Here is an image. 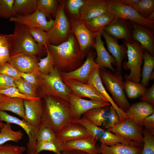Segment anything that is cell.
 I'll return each instance as SVG.
<instances>
[{"instance_id": "cell-2", "label": "cell", "mask_w": 154, "mask_h": 154, "mask_svg": "<svg viewBox=\"0 0 154 154\" xmlns=\"http://www.w3.org/2000/svg\"><path fill=\"white\" fill-rule=\"evenodd\" d=\"M42 123L56 134L74 119L70 103L60 98L47 96L42 98Z\"/></svg>"}, {"instance_id": "cell-57", "label": "cell", "mask_w": 154, "mask_h": 154, "mask_svg": "<svg viewBox=\"0 0 154 154\" xmlns=\"http://www.w3.org/2000/svg\"><path fill=\"white\" fill-rule=\"evenodd\" d=\"M9 98L5 95L0 94V102Z\"/></svg>"}, {"instance_id": "cell-27", "label": "cell", "mask_w": 154, "mask_h": 154, "mask_svg": "<svg viewBox=\"0 0 154 154\" xmlns=\"http://www.w3.org/2000/svg\"><path fill=\"white\" fill-rule=\"evenodd\" d=\"M56 135L59 141L62 143L92 136L84 127L73 122L62 128Z\"/></svg>"}, {"instance_id": "cell-35", "label": "cell", "mask_w": 154, "mask_h": 154, "mask_svg": "<svg viewBox=\"0 0 154 154\" xmlns=\"http://www.w3.org/2000/svg\"><path fill=\"white\" fill-rule=\"evenodd\" d=\"M37 0H15L13 7L16 15H25L33 13L37 9Z\"/></svg>"}, {"instance_id": "cell-24", "label": "cell", "mask_w": 154, "mask_h": 154, "mask_svg": "<svg viewBox=\"0 0 154 154\" xmlns=\"http://www.w3.org/2000/svg\"><path fill=\"white\" fill-rule=\"evenodd\" d=\"M125 113L127 118L141 126L143 120L154 113V106L146 102L141 101L130 105Z\"/></svg>"}, {"instance_id": "cell-16", "label": "cell", "mask_w": 154, "mask_h": 154, "mask_svg": "<svg viewBox=\"0 0 154 154\" xmlns=\"http://www.w3.org/2000/svg\"><path fill=\"white\" fill-rule=\"evenodd\" d=\"M69 103L74 119L81 118L84 114L92 109L111 106L108 102L88 100L73 94L70 96Z\"/></svg>"}, {"instance_id": "cell-22", "label": "cell", "mask_w": 154, "mask_h": 154, "mask_svg": "<svg viewBox=\"0 0 154 154\" xmlns=\"http://www.w3.org/2000/svg\"><path fill=\"white\" fill-rule=\"evenodd\" d=\"M102 35L105 39L108 51L115 59L116 63V71L120 74L122 72V63L123 60L127 58V47L122 42L121 44L118 42V39L108 35L104 31Z\"/></svg>"}, {"instance_id": "cell-43", "label": "cell", "mask_w": 154, "mask_h": 154, "mask_svg": "<svg viewBox=\"0 0 154 154\" xmlns=\"http://www.w3.org/2000/svg\"><path fill=\"white\" fill-rule=\"evenodd\" d=\"M36 154L40 152L46 151H52L56 154H60L65 150L64 147L61 146L52 142L48 141H37L36 146Z\"/></svg>"}, {"instance_id": "cell-34", "label": "cell", "mask_w": 154, "mask_h": 154, "mask_svg": "<svg viewBox=\"0 0 154 154\" xmlns=\"http://www.w3.org/2000/svg\"><path fill=\"white\" fill-rule=\"evenodd\" d=\"M23 135L21 131H14L11 124L6 123L0 131V145L9 141L17 142L22 139Z\"/></svg>"}, {"instance_id": "cell-25", "label": "cell", "mask_w": 154, "mask_h": 154, "mask_svg": "<svg viewBox=\"0 0 154 154\" xmlns=\"http://www.w3.org/2000/svg\"><path fill=\"white\" fill-rule=\"evenodd\" d=\"M100 68L99 66H97L92 70L88 78L87 84L93 86L108 101L115 109L119 116L120 121H122L127 117L125 112L119 108L106 90L100 75Z\"/></svg>"}, {"instance_id": "cell-26", "label": "cell", "mask_w": 154, "mask_h": 154, "mask_svg": "<svg viewBox=\"0 0 154 154\" xmlns=\"http://www.w3.org/2000/svg\"><path fill=\"white\" fill-rule=\"evenodd\" d=\"M108 11L106 0H85L79 20L84 22Z\"/></svg>"}, {"instance_id": "cell-41", "label": "cell", "mask_w": 154, "mask_h": 154, "mask_svg": "<svg viewBox=\"0 0 154 154\" xmlns=\"http://www.w3.org/2000/svg\"><path fill=\"white\" fill-rule=\"evenodd\" d=\"M46 45L44 47L46 50L47 55L44 58H40L38 66L40 73L47 75L54 70V66L52 57Z\"/></svg>"}, {"instance_id": "cell-51", "label": "cell", "mask_w": 154, "mask_h": 154, "mask_svg": "<svg viewBox=\"0 0 154 154\" xmlns=\"http://www.w3.org/2000/svg\"><path fill=\"white\" fill-rule=\"evenodd\" d=\"M16 79L7 75L0 74V90L16 87Z\"/></svg>"}, {"instance_id": "cell-55", "label": "cell", "mask_w": 154, "mask_h": 154, "mask_svg": "<svg viewBox=\"0 0 154 154\" xmlns=\"http://www.w3.org/2000/svg\"><path fill=\"white\" fill-rule=\"evenodd\" d=\"M60 154H88L82 151L75 150H65L62 151Z\"/></svg>"}, {"instance_id": "cell-50", "label": "cell", "mask_w": 154, "mask_h": 154, "mask_svg": "<svg viewBox=\"0 0 154 154\" xmlns=\"http://www.w3.org/2000/svg\"><path fill=\"white\" fill-rule=\"evenodd\" d=\"M20 77L38 88L40 85L42 80L39 73H20Z\"/></svg>"}, {"instance_id": "cell-28", "label": "cell", "mask_w": 154, "mask_h": 154, "mask_svg": "<svg viewBox=\"0 0 154 154\" xmlns=\"http://www.w3.org/2000/svg\"><path fill=\"white\" fill-rule=\"evenodd\" d=\"M97 141L92 136L63 143L65 150H75L88 154H99Z\"/></svg>"}, {"instance_id": "cell-33", "label": "cell", "mask_w": 154, "mask_h": 154, "mask_svg": "<svg viewBox=\"0 0 154 154\" xmlns=\"http://www.w3.org/2000/svg\"><path fill=\"white\" fill-rule=\"evenodd\" d=\"M13 38V34H0V64L8 62L11 55Z\"/></svg>"}, {"instance_id": "cell-11", "label": "cell", "mask_w": 154, "mask_h": 154, "mask_svg": "<svg viewBox=\"0 0 154 154\" xmlns=\"http://www.w3.org/2000/svg\"><path fill=\"white\" fill-rule=\"evenodd\" d=\"M107 130L127 140L137 143H143V127L128 118Z\"/></svg>"}, {"instance_id": "cell-7", "label": "cell", "mask_w": 154, "mask_h": 154, "mask_svg": "<svg viewBox=\"0 0 154 154\" xmlns=\"http://www.w3.org/2000/svg\"><path fill=\"white\" fill-rule=\"evenodd\" d=\"M59 1L58 8L53 25L47 32L49 43L56 46L66 41L70 33V21L65 12L64 1Z\"/></svg>"}, {"instance_id": "cell-1", "label": "cell", "mask_w": 154, "mask_h": 154, "mask_svg": "<svg viewBox=\"0 0 154 154\" xmlns=\"http://www.w3.org/2000/svg\"><path fill=\"white\" fill-rule=\"evenodd\" d=\"M51 54L54 67L60 72L73 71L83 64L84 58L74 35L70 33L65 41L58 45H46Z\"/></svg>"}, {"instance_id": "cell-49", "label": "cell", "mask_w": 154, "mask_h": 154, "mask_svg": "<svg viewBox=\"0 0 154 154\" xmlns=\"http://www.w3.org/2000/svg\"><path fill=\"white\" fill-rule=\"evenodd\" d=\"M0 74L7 75L15 79L21 77L20 73L8 62L0 64Z\"/></svg>"}, {"instance_id": "cell-12", "label": "cell", "mask_w": 154, "mask_h": 154, "mask_svg": "<svg viewBox=\"0 0 154 154\" xmlns=\"http://www.w3.org/2000/svg\"><path fill=\"white\" fill-rule=\"evenodd\" d=\"M70 33L74 35L79 45L82 56H87L93 47L97 36L91 32L86 26L84 22L79 20H70Z\"/></svg>"}, {"instance_id": "cell-20", "label": "cell", "mask_w": 154, "mask_h": 154, "mask_svg": "<svg viewBox=\"0 0 154 154\" xmlns=\"http://www.w3.org/2000/svg\"><path fill=\"white\" fill-rule=\"evenodd\" d=\"M71 89L72 94L79 97H86L91 100L108 102L92 85L72 79L62 80Z\"/></svg>"}, {"instance_id": "cell-37", "label": "cell", "mask_w": 154, "mask_h": 154, "mask_svg": "<svg viewBox=\"0 0 154 154\" xmlns=\"http://www.w3.org/2000/svg\"><path fill=\"white\" fill-rule=\"evenodd\" d=\"M146 88L139 82L125 80L124 91L129 99H135L141 96L145 92Z\"/></svg>"}, {"instance_id": "cell-10", "label": "cell", "mask_w": 154, "mask_h": 154, "mask_svg": "<svg viewBox=\"0 0 154 154\" xmlns=\"http://www.w3.org/2000/svg\"><path fill=\"white\" fill-rule=\"evenodd\" d=\"M72 122L78 123L87 129L92 135L101 143L111 146L119 143L143 147V144L135 143L126 140L107 130L93 125L82 118L74 119Z\"/></svg>"}, {"instance_id": "cell-31", "label": "cell", "mask_w": 154, "mask_h": 154, "mask_svg": "<svg viewBox=\"0 0 154 154\" xmlns=\"http://www.w3.org/2000/svg\"><path fill=\"white\" fill-rule=\"evenodd\" d=\"M0 111H10L23 118L25 114L24 100L10 98L1 101Z\"/></svg>"}, {"instance_id": "cell-56", "label": "cell", "mask_w": 154, "mask_h": 154, "mask_svg": "<svg viewBox=\"0 0 154 154\" xmlns=\"http://www.w3.org/2000/svg\"><path fill=\"white\" fill-rule=\"evenodd\" d=\"M146 19L149 20L154 21V11L149 15Z\"/></svg>"}, {"instance_id": "cell-45", "label": "cell", "mask_w": 154, "mask_h": 154, "mask_svg": "<svg viewBox=\"0 0 154 154\" xmlns=\"http://www.w3.org/2000/svg\"><path fill=\"white\" fill-rule=\"evenodd\" d=\"M29 30L31 35L41 49L49 43L46 32L40 29L33 28H29Z\"/></svg>"}, {"instance_id": "cell-14", "label": "cell", "mask_w": 154, "mask_h": 154, "mask_svg": "<svg viewBox=\"0 0 154 154\" xmlns=\"http://www.w3.org/2000/svg\"><path fill=\"white\" fill-rule=\"evenodd\" d=\"M0 121L17 125L22 128L27 134L29 141L27 145V154H36V146L38 129L31 125L23 120L11 115L5 111H0Z\"/></svg>"}, {"instance_id": "cell-9", "label": "cell", "mask_w": 154, "mask_h": 154, "mask_svg": "<svg viewBox=\"0 0 154 154\" xmlns=\"http://www.w3.org/2000/svg\"><path fill=\"white\" fill-rule=\"evenodd\" d=\"M81 118L97 126H103L106 130L121 121L116 111L111 105L92 109L84 114Z\"/></svg>"}, {"instance_id": "cell-38", "label": "cell", "mask_w": 154, "mask_h": 154, "mask_svg": "<svg viewBox=\"0 0 154 154\" xmlns=\"http://www.w3.org/2000/svg\"><path fill=\"white\" fill-rule=\"evenodd\" d=\"M40 141L52 142L64 147L63 143L58 139L56 134L50 129L43 124H41L39 128L37 135V141Z\"/></svg>"}, {"instance_id": "cell-5", "label": "cell", "mask_w": 154, "mask_h": 154, "mask_svg": "<svg viewBox=\"0 0 154 154\" xmlns=\"http://www.w3.org/2000/svg\"><path fill=\"white\" fill-rule=\"evenodd\" d=\"M127 47V61L122 63V66L126 70H130L129 75L125 74L124 78L136 83L139 82L141 75V66L143 60L144 49L137 42L133 41L129 43L122 40Z\"/></svg>"}, {"instance_id": "cell-40", "label": "cell", "mask_w": 154, "mask_h": 154, "mask_svg": "<svg viewBox=\"0 0 154 154\" xmlns=\"http://www.w3.org/2000/svg\"><path fill=\"white\" fill-rule=\"evenodd\" d=\"M16 88L22 93L28 96L38 97V87L20 77L15 80Z\"/></svg>"}, {"instance_id": "cell-3", "label": "cell", "mask_w": 154, "mask_h": 154, "mask_svg": "<svg viewBox=\"0 0 154 154\" xmlns=\"http://www.w3.org/2000/svg\"><path fill=\"white\" fill-rule=\"evenodd\" d=\"M39 74L42 82L38 88V97L41 99L47 96L57 97L69 103L72 90L63 82L60 72L56 68L48 74Z\"/></svg>"}, {"instance_id": "cell-6", "label": "cell", "mask_w": 154, "mask_h": 154, "mask_svg": "<svg viewBox=\"0 0 154 154\" xmlns=\"http://www.w3.org/2000/svg\"><path fill=\"white\" fill-rule=\"evenodd\" d=\"M11 55L27 53L36 56L42 50L31 35L29 28L15 22Z\"/></svg>"}, {"instance_id": "cell-8", "label": "cell", "mask_w": 154, "mask_h": 154, "mask_svg": "<svg viewBox=\"0 0 154 154\" xmlns=\"http://www.w3.org/2000/svg\"><path fill=\"white\" fill-rule=\"evenodd\" d=\"M108 11L117 18L123 19L153 29L154 21L142 17L138 12L130 6L124 5L117 0H106Z\"/></svg>"}, {"instance_id": "cell-42", "label": "cell", "mask_w": 154, "mask_h": 154, "mask_svg": "<svg viewBox=\"0 0 154 154\" xmlns=\"http://www.w3.org/2000/svg\"><path fill=\"white\" fill-rule=\"evenodd\" d=\"M85 0H68L65 1L68 11L71 16L70 20H79L81 10ZM65 2V1H64Z\"/></svg>"}, {"instance_id": "cell-32", "label": "cell", "mask_w": 154, "mask_h": 154, "mask_svg": "<svg viewBox=\"0 0 154 154\" xmlns=\"http://www.w3.org/2000/svg\"><path fill=\"white\" fill-rule=\"evenodd\" d=\"M143 64L141 75V84L146 88L149 85L151 76L154 72V56L151 55L146 50H144Z\"/></svg>"}, {"instance_id": "cell-44", "label": "cell", "mask_w": 154, "mask_h": 154, "mask_svg": "<svg viewBox=\"0 0 154 154\" xmlns=\"http://www.w3.org/2000/svg\"><path fill=\"white\" fill-rule=\"evenodd\" d=\"M15 0H0V18L9 20L16 15L13 7Z\"/></svg>"}, {"instance_id": "cell-18", "label": "cell", "mask_w": 154, "mask_h": 154, "mask_svg": "<svg viewBox=\"0 0 154 154\" xmlns=\"http://www.w3.org/2000/svg\"><path fill=\"white\" fill-rule=\"evenodd\" d=\"M130 21L133 40L139 42L141 47L154 56L153 29Z\"/></svg>"}, {"instance_id": "cell-39", "label": "cell", "mask_w": 154, "mask_h": 154, "mask_svg": "<svg viewBox=\"0 0 154 154\" xmlns=\"http://www.w3.org/2000/svg\"><path fill=\"white\" fill-rule=\"evenodd\" d=\"M130 6L136 10L142 17L146 19L154 11V0H139Z\"/></svg>"}, {"instance_id": "cell-52", "label": "cell", "mask_w": 154, "mask_h": 154, "mask_svg": "<svg viewBox=\"0 0 154 154\" xmlns=\"http://www.w3.org/2000/svg\"><path fill=\"white\" fill-rule=\"evenodd\" d=\"M139 99L141 101H144L154 105V83L151 87L147 88L145 93Z\"/></svg>"}, {"instance_id": "cell-23", "label": "cell", "mask_w": 154, "mask_h": 154, "mask_svg": "<svg viewBox=\"0 0 154 154\" xmlns=\"http://www.w3.org/2000/svg\"><path fill=\"white\" fill-rule=\"evenodd\" d=\"M102 33L95 37L93 47L96 52V57L94 61L100 68L110 69L113 73L116 71V68L113 66H116V60L114 58L110 55L104 46V43L102 39Z\"/></svg>"}, {"instance_id": "cell-54", "label": "cell", "mask_w": 154, "mask_h": 154, "mask_svg": "<svg viewBox=\"0 0 154 154\" xmlns=\"http://www.w3.org/2000/svg\"><path fill=\"white\" fill-rule=\"evenodd\" d=\"M121 3L128 6H131L133 4L139 0H117Z\"/></svg>"}, {"instance_id": "cell-15", "label": "cell", "mask_w": 154, "mask_h": 154, "mask_svg": "<svg viewBox=\"0 0 154 154\" xmlns=\"http://www.w3.org/2000/svg\"><path fill=\"white\" fill-rule=\"evenodd\" d=\"M95 53L91 49L82 64L76 70L68 72H60L62 79H72L87 84L89 76L92 70L98 66L94 61Z\"/></svg>"}, {"instance_id": "cell-30", "label": "cell", "mask_w": 154, "mask_h": 154, "mask_svg": "<svg viewBox=\"0 0 154 154\" xmlns=\"http://www.w3.org/2000/svg\"><path fill=\"white\" fill-rule=\"evenodd\" d=\"M109 11L104 13L84 22L87 28L93 34L97 35L102 33L104 28L116 18Z\"/></svg>"}, {"instance_id": "cell-4", "label": "cell", "mask_w": 154, "mask_h": 154, "mask_svg": "<svg viewBox=\"0 0 154 154\" xmlns=\"http://www.w3.org/2000/svg\"><path fill=\"white\" fill-rule=\"evenodd\" d=\"M99 74L102 83L106 89L110 92L113 100L119 108L125 112L130 105L124 91L125 82L121 74L116 72L100 68Z\"/></svg>"}, {"instance_id": "cell-36", "label": "cell", "mask_w": 154, "mask_h": 154, "mask_svg": "<svg viewBox=\"0 0 154 154\" xmlns=\"http://www.w3.org/2000/svg\"><path fill=\"white\" fill-rule=\"evenodd\" d=\"M59 5V0H37V9L40 11L49 19L55 18Z\"/></svg>"}, {"instance_id": "cell-29", "label": "cell", "mask_w": 154, "mask_h": 154, "mask_svg": "<svg viewBox=\"0 0 154 154\" xmlns=\"http://www.w3.org/2000/svg\"><path fill=\"white\" fill-rule=\"evenodd\" d=\"M143 147L119 143L109 146L101 143L99 154H141Z\"/></svg>"}, {"instance_id": "cell-58", "label": "cell", "mask_w": 154, "mask_h": 154, "mask_svg": "<svg viewBox=\"0 0 154 154\" xmlns=\"http://www.w3.org/2000/svg\"><path fill=\"white\" fill-rule=\"evenodd\" d=\"M4 124L2 121H0V131Z\"/></svg>"}, {"instance_id": "cell-17", "label": "cell", "mask_w": 154, "mask_h": 154, "mask_svg": "<svg viewBox=\"0 0 154 154\" xmlns=\"http://www.w3.org/2000/svg\"><path fill=\"white\" fill-rule=\"evenodd\" d=\"M36 56L27 53L11 55L8 61L20 73L39 74Z\"/></svg>"}, {"instance_id": "cell-19", "label": "cell", "mask_w": 154, "mask_h": 154, "mask_svg": "<svg viewBox=\"0 0 154 154\" xmlns=\"http://www.w3.org/2000/svg\"><path fill=\"white\" fill-rule=\"evenodd\" d=\"M104 31L108 35L117 39H122L129 43L133 41L132 28L128 20L116 18L106 26Z\"/></svg>"}, {"instance_id": "cell-47", "label": "cell", "mask_w": 154, "mask_h": 154, "mask_svg": "<svg viewBox=\"0 0 154 154\" xmlns=\"http://www.w3.org/2000/svg\"><path fill=\"white\" fill-rule=\"evenodd\" d=\"M0 94L10 98H18L29 100H35L39 98L28 96L21 93L16 87H11L4 90H0Z\"/></svg>"}, {"instance_id": "cell-53", "label": "cell", "mask_w": 154, "mask_h": 154, "mask_svg": "<svg viewBox=\"0 0 154 154\" xmlns=\"http://www.w3.org/2000/svg\"><path fill=\"white\" fill-rule=\"evenodd\" d=\"M141 126L154 135V113L145 118L142 122Z\"/></svg>"}, {"instance_id": "cell-46", "label": "cell", "mask_w": 154, "mask_h": 154, "mask_svg": "<svg viewBox=\"0 0 154 154\" xmlns=\"http://www.w3.org/2000/svg\"><path fill=\"white\" fill-rule=\"evenodd\" d=\"M143 143L141 154H154V137L143 128Z\"/></svg>"}, {"instance_id": "cell-21", "label": "cell", "mask_w": 154, "mask_h": 154, "mask_svg": "<svg viewBox=\"0 0 154 154\" xmlns=\"http://www.w3.org/2000/svg\"><path fill=\"white\" fill-rule=\"evenodd\" d=\"M25 114L22 118L27 123L39 129L42 121L43 109L41 98L34 100H24Z\"/></svg>"}, {"instance_id": "cell-48", "label": "cell", "mask_w": 154, "mask_h": 154, "mask_svg": "<svg viewBox=\"0 0 154 154\" xmlns=\"http://www.w3.org/2000/svg\"><path fill=\"white\" fill-rule=\"evenodd\" d=\"M25 147L6 143L0 145V154H24Z\"/></svg>"}, {"instance_id": "cell-13", "label": "cell", "mask_w": 154, "mask_h": 154, "mask_svg": "<svg viewBox=\"0 0 154 154\" xmlns=\"http://www.w3.org/2000/svg\"><path fill=\"white\" fill-rule=\"evenodd\" d=\"M9 21L24 25L29 28L40 29L46 32L50 29L54 22L52 19L47 20L44 14L37 9L33 13L26 15L16 14Z\"/></svg>"}]
</instances>
